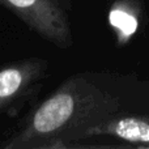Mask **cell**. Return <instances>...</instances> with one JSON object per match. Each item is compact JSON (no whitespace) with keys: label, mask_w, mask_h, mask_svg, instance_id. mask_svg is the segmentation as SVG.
Segmentation results:
<instances>
[{"label":"cell","mask_w":149,"mask_h":149,"mask_svg":"<svg viewBox=\"0 0 149 149\" xmlns=\"http://www.w3.org/2000/svg\"><path fill=\"white\" fill-rule=\"evenodd\" d=\"M118 110V102L81 76L64 81L29 115L4 148H60Z\"/></svg>","instance_id":"cell-1"},{"label":"cell","mask_w":149,"mask_h":149,"mask_svg":"<svg viewBox=\"0 0 149 149\" xmlns=\"http://www.w3.org/2000/svg\"><path fill=\"white\" fill-rule=\"evenodd\" d=\"M110 24L116 30L119 39L126 42L137 28V16L122 4H116L110 12Z\"/></svg>","instance_id":"cell-5"},{"label":"cell","mask_w":149,"mask_h":149,"mask_svg":"<svg viewBox=\"0 0 149 149\" xmlns=\"http://www.w3.org/2000/svg\"><path fill=\"white\" fill-rule=\"evenodd\" d=\"M0 4L55 46L72 45L67 13L59 0H0Z\"/></svg>","instance_id":"cell-2"},{"label":"cell","mask_w":149,"mask_h":149,"mask_svg":"<svg viewBox=\"0 0 149 149\" xmlns=\"http://www.w3.org/2000/svg\"><path fill=\"white\" fill-rule=\"evenodd\" d=\"M47 70L42 59H26L0 68V110L18 100Z\"/></svg>","instance_id":"cell-3"},{"label":"cell","mask_w":149,"mask_h":149,"mask_svg":"<svg viewBox=\"0 0 149 149\" xmlns=\"http://www.w3.org/2000/svg\"><path fill=\"white\" fill-rule=\"evenodd\" d=\"M88 136H110L123 141L149 147V118L127 115L120 118H109L88 130Z\"/></svg>","instance_id":"cell-4"}]
</instances>
